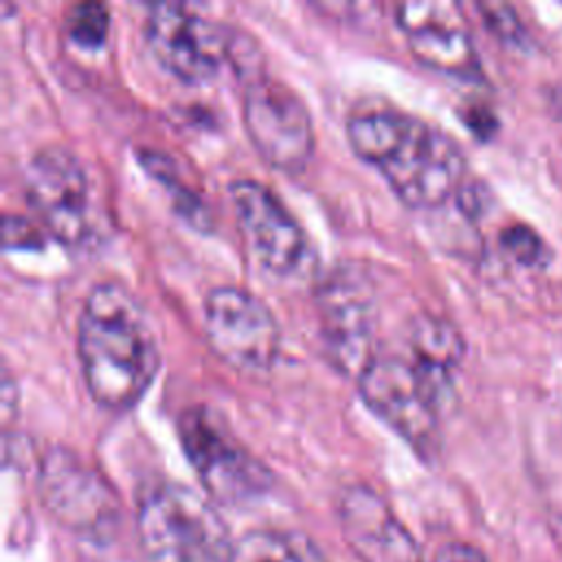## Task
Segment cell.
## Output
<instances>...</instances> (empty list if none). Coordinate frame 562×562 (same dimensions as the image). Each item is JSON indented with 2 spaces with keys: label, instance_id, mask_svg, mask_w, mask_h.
I'll list each match as a JSON object with an SVG mask.
<instances>
[{
  "label": "cell",
  "instance_id": "cell-21",
  "mask_svg": "<svg viewBox=\"0 0 562 562\" xmlns=\"http://www.w3.org/2000/svg\"><path fill=\"white\" fill-rule=\"evenodd\" d=\"M435 562H487V558L479 549H474L470 544L450 542V544L439 549Z\"/></svg>",
  "mask_w": 562,
  "mask_h": 562
},
{
  "label": "cell",
  "instance_id": "cell-15",
  "mask_svg": "<svg viewBox=\"0 0 562 562\" xmlns=\"http://www.w3.org/2000/svg\"><path fill=\"white\" fill-rule=\"evenodd\" d=\"M406 351L419 362L452 375L463 356V338L452 323L424 314L408 325Z\"/></svg>",
  "mask_w": 562,
  "mask_h": 562
},
{
  "label": "cell",
  "instance_id": "cell-4",
  "mask_svg": "<svg viewBox=\"0 0 562 562\" xmlns=\"http://www.w3.org/2000/svg\"><path fill=\"white\" fill-rule=\"evenodd\" d=\"M356 380L364 404L417 452L437 448L439 413L452 375L408 351H375Z\"/></svg>",
  "mask_w": 562,
  "mask_h": 562
},
{
  "label": "cell",
  "instance_id": "cell-7",
  "mask_svg": "<svg viewBox=\"0 0 562 562\" xmlns=\"http://www.w3.org/2000/svg\"><path fill=\"white\" fill-rule=\"evenodd\" d=\"M182 448L206 492L222 503H241L270 485V472L231 435L209 408L191 406L178 419Z\"/></svg>",
  "mask_w": 562,
  "mask_h": 562
},
{
  "label": "cell",
  "instance_id": "cell-13",
  "mask_svg": "<svg viewBox=\"0 0 562 562\" xmlns=\"http://www.w3.org/2000/svg\"><path fill=\"white\" fill-rule=\"evenodd\" d=\"M408 48L422 64L454 77L472 79L481 70L476 46L452 2H402L395 9Z\"/></svg>",
  "mask_w": 562,
  "mask_h": 562
},
{
  "label": "cell",
  "instance_id": "cell-9",
  "mask_svg": "<svg viewBox=\"0 0 562 562\" xmlns=\"http://www.w3.org/2000/svg\"><path fill=\"white\" fill-rule=\"evenodd\" d=\"M202 325L211 349L235 369H268L279 356L281 329L272 310L244 288L209 290L202 301Z\"/></svg>",
  "mask_w": 562,
  "mask_h": 562
},
{
  "label": "cell",
  "instance_id": "cell-8",
  "mask_svg": "<svg viewBox=\"0 0 562 562\" xmlns=\"http://www.w3.org/2000/svg\"><path fill=\"white\" fill-rule=\"evenodd\" d=\"M145 42L154 59L173 77L198 83L217 75L228 61V29L182 2H156L145 18Z\"/></svg>",
  "mask_w": 562,
  "mask_h": 562
},
{
  "label": "cell",
  "instance_id": "cell-16",
  "mask_svg": "<svg viewBox=\"0 0 562 562\" xmlns=\"http://www.w3.org/2000/svg\"><path fill=\"white\" fill-rule=\"evenodd\" d=\"M231 562H325V558L303 533L255 529L235 540Z\"/></svg>",
  "mask_w": 562,
  "mask_h": 562
},
{
  "label": "cell",
  "instance_id": "cell-17",
  "mask_svg": "<svg viewBox=\"0 0 562 562\" xmlns=\"http://www.w3.org/2000/svg\"><path fill=\"white\" fill-rule=\"evenodd\" d=\"M110 29V11L103 2H77L66 13L68 37L83 46L97 48L105 42Z\"/></svg>",
  "mask_w": 562,
  "mask_h": 562
},
{
  "label": "cell",
  "instance_id": "cell-11",
  "mask_svg": "<svg viewBox=\"0 0 562 562\" xmlns=\"http://www.w3.org/2000/svg\"><path fill=\"white\" fill-rule=\"evenodd\" d=\"M228 198L250 257L279 277L299 272L307 257V237L279 195L259 180L237 178L228 184Z\"/></svg>",
  "mask_w": 562,
  "mask_h": 562
},
{
  "label": "cell",
  "instance_id": "cell-2",
  "mask_svg": "<svg viewBox=\"0 0 562 562\" xmlns=\"http://www.w3.org/2000/svg\"><path fill=\"white\" fill-rule=\"evenodd\" d=\"M347 138L351 149L413 209H435L461 184L465 171L461 147L415 114L391 105L362 108L349 116Z\"/></svg>",
  "mask_w": 562,
  "mask_h": 562
},
{
  "label": "cell",
  "instance_id": "cell-19",
  "mask_svg": "<svg viewBox=\"0 0 562 562\" xmlns=\"http://www.w3.org/2000/svg\"><path fill=\"white\" fill-rule=\"evenodd\" d=\"M2 244L4 248H40L44 244L42 231L26 217L4 213L2 217Z\"/></svg>",
  "mask_w": 562,
  "mask_h": 562
},
{
  "label": "cell",
  "instance_id": "cell-1",
  "mask_svg": "<svg viewBox=\"0 0 562 562\" xmlns=\"http://www.w3.org/2000/svg\"><path fill=\"white\" fill-rule=\"evenodd\" d=\"M77 356L92 400L105 408L134 406L156 378L160 351L140 301L121 283L90 288L77 318Z\"/></svg>",
  "mask_w": 562,
  "mask_h": 562
},
{
  "label": "cell",
  "instance_id": "cell-20",
  "mask_svg": "<svg viewBox=\"0 0 562 562\" xmlns=\"http://www.w3.org/2000/svg\"><path fill=\"white\" fill-rule=\"evenodd\" d=\"M479 11L485 20V24L498 35V37H505V40H516L518 33H520V22L516 18V13L512 11V7L507 4H479Z\"/></svg>",
  "mask_w": 562,
  "mask_h": 562
},
{
  "label": "cell",
  "instance_id": "cell-18",
  "mask_svg": "<svg viewBox=\"0 0 562 562\" xmlns=\"http://www.w3.org/2000/svg\"><path fill=\"white\" fill-rule=\"evenodd\" d=\"M501 246L505 248V252H509L518 263L525 266H533L540 261L542 255V241L538 237V233L525 224H514L507 226L501 233Z\"/></svg>",
  "mask_w": 562,
  "mask_h": 562
},
{
  "label": "cell",
  "instance_id": "cell-6",
  "mask_svg": "<svg viewBox=\"0 0 562 562\" xmlns=\"http://www.w3.org/2000/svg\"><path fill=\"white\" fill-rule=\"evenodd\" d=\"M37 494L57 522L83 538L105 542L119 527L121 505L114 490L68 448L46 450L37 470Z\"/></svg>",
  "mask_w": 562,
  "mask_h": 562
},
{
  "label": "cell",
  "instance_id": "cell-10",
  "mask_svg": "<svg viewBox=\"0 0 562 562\" xmlns=\"http://www.w3.org/2000/svg\"><path fill=\"white\" fill-rule=\"evenodd\" d=\"M244 127L259 156L277 169L299 171L314 154V125L301 97L283 81L257 75L244 90Z\"/></svg>",
  "mask_w": 562,
  "mask_h": 562
},
{
  "label": "cell",
  "instance_id": "cell-5",
  "mask_svg": "<svg viewBox=\"0 0 562 562\" xmlns=\"http://www.w3.org/2000/svg\"><path fill=\"white\" fill-rule=\"evenodd\" d=\"M138 544L149 562H231L235 542L217 509L182 483H158L138 503Z\"/></svg>",
  "mask_w": 562,
  "mask_h": 562
},
{
  "label": "cell",
  "instance_id": "cell-3",
  "mask_svg": "<svg viewBox=\"0 0 562 562\" xmlns=\"http://www.w3.org/2000/svg\"><path fill=\"white\" fill-rule=\"evenodd\" d=\"M24 191L42 226L64 246L92 248L108 239L112 213L88 162L66 145H46L24 171Z\"/></svg>",
  "mask_w": 562,
  "mask_h": 562
},
{
  "label": "cell",
  "instance_id": "cell-14",
  "mask_svg": "<svg viewBox=\"0 0 562 562\" xmlns=\"http://www.w3.org/2000/svg\"><path fill=\"white\" fill-rule=\"evenodd\" d=\"M340 527L360 562H422L413 536L380 494L351 485L338 501Z\"/></svg>",
  "mask_w": 562,
  "mask_h": 562
},
{
  "label": "cell",
  "instance_id": "cell-12",
  "mask_svg": "<svg viewBox=\"0 0 562 562\" xmlns=\"http://www.w3.org/2000/svg\"><path fill=\"white\" fill-rule=\"evenodd\" d=\"M316 303L323 340L334 364L358 378L375 353V296L369 279L351 268H338L318 288Z\"/></svg>",
  "mask_w": 562,
  "mask_h": 562
}]
</instances>
